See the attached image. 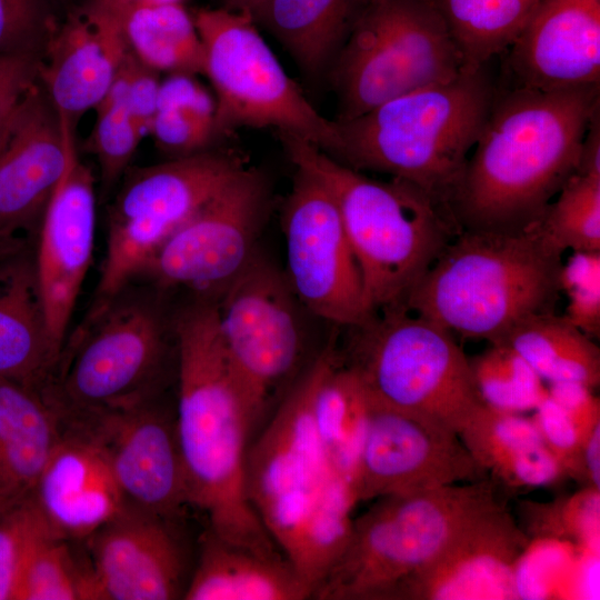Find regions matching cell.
<instances>
[{"instance_id":"cell-2","label":"cell","mask_w":600,"mask_h":600,"mask_svg":"<svg viewBox=\"0 0 600 600\" xmlns=\"http://www.w3.org/2000/svg\"><path fill=\"white\" fill-rule=\"evenodd\" d=\"M173 327L176 424L190 506L204 513L220 538L261 553H282L248 497L251 421L222 346L214 302L191 306Z\"/></svg>"},{"instance_id":"cell-29","label":"cell","mask_w":600,"mask_h":600,"mask_svg":"<svg viewBox=\"0 0 600 600\" xmlns=\"http://www.w3.org/2000/svg\"><path fill=\"white\" fill-rule=\"evenodd\" d=\"M316 364L311 400L314 430L331 468L354 497L372 404L357 376L343 364L334 339L318 352Z\"/></svg>"},{"instance_id":"cell-46","label":"cell","mask_w":600,"mask_h":600,"mask_svg":"<svg viewBox=\"0 0 600 600\" xmlns=\"http://www.w3.org/2000/svg\"><path fill=\"white\" fill-rule=\"evenodd\" d=\"M39 60L26 56H0V121L38 79Z\"/></svg>"},{"instance_id":"cell-20","label":"cell","mask_w":600,"mask_h":600,"mask_svg":"<svg viewBox=\"0 0 600 600\" xmlns=\"http://www.w3.org/2000/svg\"><path fill=\"white\" fill-rule=\"evenodd\" d=\"M76 147L39 221L34 261L47 329L61 353L96 239L94 177Z\"/></svg>"},{"instance_id":"cell-30","label":"cell","mask_w":600,"mask_h":600,"mask_svg":"<svg viewBox=\"0 0 600 600\" xmlns=\"http://www.w3.org/2000/svg\"><path fill=\"white\" fill-rule=\"evenodd\" d=\"M359 0H270L256 18L289 52L304 78L328 81Z\"/></svg>"},{"instance_id":"cell-48","label":"cell","mask_w":600,"mask_h":600,"mask_svg":"<svg viewBox=\"0 0 600 600\" xmlns=\"http://www.w3.org/2000/svg\"><path fill=\"white\" fill-rule=\"evenodd\" d=\"M586 487L600 490V424L594 428L582 452Z\"/></svg>"},{"instance_id":"cell-14","label":"cell","mask_w":600,"mask_h":600,"mask_svg":"<svg viewBox=\"0 0 600 600\" xmlns=\"http://www.w3.org/2000/svg\"><path fill=\"white\" fill-rule=\"evenodd\" d=\"M281 224L286 279L302 308L348 328L368 320L373 312L338 206L328 188L301 168L296 167Z\"/></svg>"},{"instance_id":"cell-28","label":"cell","mask_w":600,"mask_h":600,"mask_svg":"<svg viewBox=\"0 0 600 600\" xmlns=\"http://www.w3.org/2000/svg\"><path fill=\"white\" fill-rule=\"evenodd\" d=\"M60 357L47 329L34 263L22 251L0 264V377L41 390Z\"/></svg>"},{"instance_id":"cell-10","label":"cell","mask_w":600,"mask_h":600,"mask_svg":"<svg viewBox=\"0 0 600 600\" xmlns=\"http://www.w3.org/2000/svg\"><path fill=\"white\" fill-rule=\"evenodd\" d=\"M203 48V76L213 89L216 131L221 139L241 128H274L298 136L336 159L334 120L312 106L291 79L253 18L222 7L192 12Z\"/></svg>"},{"instance_id":"cell-25","label":"cell","mask_w":600,"mask_h":600,"mask_svg":"<svg viewBox=\"0 0 600 600\" xmlns=\"http://www.w3.org/2000/svg\"><path fill=\"white\" fill-rule=\"evenodd\" d=\"M62 428L42 391L0 377V513L31 497Z\"/></svg>"},{"instance_id":"cell-19","label":"cell","mask_w":600,"mask_h":600,"mask_svg":"<svg viewBox=\"0 0 600 600\" xmlns=\"http://www.w3.org/2000/svg\"><path fill=\"white\" fill-rule=\"evenodd\" d=\"M74 129L37 79L8 114L0 143V239L39 223L62 179Z\"/></svg>"},{"instance_id":"cell-47","label":"cell","mask_w":600,"mask_h":600,"mask_svg":"<svg viewBox=\"0 0 600 600\" xmlns=\"http://www.w3.org/2000/svg\"><path fill=\"white\" fill-rule=\"evenodd\" d=\"M574 173L600 177V110H598L583 137Z\"/></svg>"},{"instance_id":"cell-1","label":"cell","mask_w":600,"mask_h":600,"mask_svg":"<svg viewBox=\"0 0 600 600\" xmlns=\"http://www.w3.org/2000/svg\"><path fill=\"white\" fill-rule=\"evenodd\" d=\"M600 110V83L563 89L497 90L448 203L459 230L508 231L542 218L576 172Z\"/></svg>"},{"instance_id":"cell-44","label":"cell","mask_w":600,"mask_h":600,"mask_svg":"<svg viewBox=\"0 0 600 600\" xmlns=\"http://www.w3.org/2000/svg\"><path fill=\"white\" fill-rule=\"evenodd\" d=\"M159 74L129 50L114 79L122 90L131 117L143 136L149 134L157 111L161 82Z\"/></svg>"},{"instance_id":"cell-9","label":"cell","mask_w":600,"mask_h":600,"mask_svg":"<svg viewBox=\"0 0 600 600\" xmlns=\"http://www.w3.org/2000/svg\"><path fill=\"white\" fill-rule=\"evenodd\" d=\"M468 66L428 0H364L328 82L334 120H349L411 91L446 82Z\"/></svg>"},{"instance_id":"cell-3","label":"cell","mask_w":600,"mask_h":600,"mask_svg":"<svg viewBox=\"0 0 600 600\" xmlns=\"http://www.w3.org/2000/svg\"><path fill=\"white\" fill-rule=\"evenodd\" d=\"M316 357L252 438L246 458L249 500L311 597L348 540L357 503L314 430Z\"/></svg>"},{"instance_id":"cell-42","label":"cell","mask_w":600,"mask_h":600,"mask_svg":"<svg viewBox=\"0 0 600 600\" xmlns=\"http://www.w3.org/2000/svg\"><path fill=\"white\" fill-rule=\"evenodd\" d=\"M533 421L546 446L559 460L568 477L586 484L582 452L586 437L568 412L547 396L533 410Z\"/></svg>"},{"instance_id":"cell-16","label":"cell","mask_w":600,"mask_h":600,"mask_svg":"<svg viewBox=\"0 0 600 600\" xmlns=\"http://www.w3.org/2000/svg\"><path fill=\"white\" fill-rule=\"evenodd\" d=\"M102 446L128 504L180 519L190 506L176 410L156 399L114 411L70 419Z\"/></svg>"},{"instance_id":"cell-6","label":"cell","mask_w":600,"mask_h":600,"mask_svg":"<svg viewBox=\"0 0 600 600\" xmlns=\"http://www.w3.org/2000/svg\"><path fill=\"white\" fill-rule=\"evenodd\" d=\"M277 134L293 166L313 174L332 194L371 311L406 306L459 231L448 212L407 181L369 178L298 136Z\"/></svg>"},{"instance_id":"cell-8","label":"cell","mask_w":600,"mask_h":600,"mask_svg":"<svg viewBox=\"0 0 600 600\" xmlns=\"http://www.w3.org/2000/svg\"><path fill=\"white\" fill-rule=\"evenodd\" d=\"M371 404L459 434L483 404L452 333L406 306L349 328L339 349Z\"/></svg>"},{"instance_id":"cell-43","label":"cell","mask_w":600,"mask_h":600,"mask_svg":"<svg viewBox=\"0 0 600 600\" xmlns=\"http://www.w3.org/2000/svg\"><path fill=\"white\" fill-rule=\"evenodd\" d=\"M44 521L31 498L0 513V600H14L26 547Z\"/></svg>"},{"instance_id":"cell-52","label":"cell","mask_w":600,"mask_h":600,"mask_svg":"<svg viewBox=\"0 0 600 600\" xmlns=\"http://www.w3.org/2000/svg\"><path fill=\"white\" fill-rule=\"evenodd\" d=\"M364 0H359L360 4L363 2Z\"/></svg>"},{"instance_id":"cell-34","label":"cell","mask_w":600,"mask_h":600,"mask_svg":"<svg viewBox=\"0 0 600 600\" xmlns=\"http://www.w3.org/2000/svg\"><path fill=\"white\" fill-rule=\"evenodd\" d=\"M149 134L160 150L176 157L213 148L214 142L220 141L216 131L214 97L196 76L168 74L160 82Z\"/></svg>"},{"instance_id":"cell-27","label":"cell","mask_w":600,"mask_h":600,"mask_svg":"<svg viewBox=\"0 0 600 600\" xmlns=\"http://www.w3.org/2000/svg\"><path fill=\"white\" fill-rule=\"evenodd\" d=\"M458 436L474 461L506 490L547 487L568 477L524 413L483 403Z\"/></svg>"},{"instance_id":"cell-7","label":"cell","mask_w":600,"mask_h":600,"mask_svg":"<svg viewBox=\"0 0 600 600\" xmlns=\"http://www.w3.org/2000/svg\"><path fill=\"white\" fill-rule=\"evenodd\" d=\"M490 477L463 484L378 498L352 519L348 540L311 599L396 600L484 511L503 502Z\"/></svg>"},{"instance_id":"cell-12","label":"cell","mask_w":600,"mask_h":600,"mask_svg":"<svg viewBox=\"0 0 600 600\" xmlns=\"http://www.w3.org/2000/svg\"><path fill=\"white\" fill-rule=\"evenodd\" d=\"M246 167L240 150L213 147L131 172L110 209L92 308L144 272L164 242Z\"/></svg>"},{"instance_id":"cell-33","label":"cell","mask_w":600,"mask_h":600,"mask_svg":"<svg viewBox=\"0 0 600 600\" xmlns=\"http://www.w3.org/2000/svg\"><path fill=\"white\" fill-rule=\"evenodd\" d=\"M448 28L466 66L500 57L541 0H428Z\"/></svg>"},{"instance_id":"cell-40","label":"cell","mask_w":600,"mask_h":600,"mask_svg":"<svg viewBox=\"0 0 600 600\" xmlns=\"http://www.w3.org/2000/svg\"><path fill=\"white\" fill-rule=\"evenodd\" d=\"M599 492L590 487L551 503L522 502L529 529L538 536L574 540L587 551H599ZM599 553V552H598Z\"/></svg>"},{"instance_id":"cell-41","label":"cell","mask_w":600,"mask_h":600,"mask_svg":"<svg viewBox=\"0 0 600 600\" xmlns=\"http://www.w3.org/2000/svg\"><path fill=\"white\" fill-rule=\"evenodd\" d=\"M569 303L566 318L590 338L600 336V251H573L559 274Z\"/></svg>"},{"instance_id":"cell-49","label":"cell","mask_w":600,"mask_h":600,"mask_svg":"<svg viewBox=\"0 0 600 600\" xmlns=\"http://www.w3.org/2000/svg\"><path fill=\"white\" fill-rule=\"evenodd\" d=\"M91 6L119 21L127 13L148 7L186 3V0H87Z\"/></svg>"},{"instance_id":"cell-26","label":"cell","mask_w":600,"mask_h":600,"mask_svg":"<svg viewBox=\"0 0 600 600\" xmlns=\"http://www.w3.org/2000/svg\"><path fill=\"white\" fill-rule=\"evenodd\" d=\"M184 600H303L311 590L283 553H261L229 542L209 528Z\"/></svg>"},{"instance_id":"cell-4","label":"cell","mask_w":600,"mask_h":600,"mask_svg":"<svg viewBox=\"0 0 600 600\" xmlns=\"http://www.w3.org/2000/svg\"><path fill=\"white\" fill-rule=\"evenodd\" d=\"M497 61L468 67L451 80L402 94L356 118L334 120L340 139L334 160L407 181L449 214L450 197L497 90Z\"/></svg>"},{"instance_id":"cell-21","label":"cell","mask_w":600,"mask_h":600,"mask_svg":"<svg viewBox=\"0 0 600 600\" xmlns=\"http://www.w3.org/2000/svg\"><path fill=\"white\" fill-rule=\"evenodd\" d=\"M529 547V536L500 502L472 520L407 580L396 600L520 599L517 569Z\"/></svg>"},{"instance_id":"cell-45","label":"cell","mask_w":600,"mask_h":600,"mask_svg":"<svg viewBox=\"0 0 600 600\" xmlns=\"http://www.w3.org/2000/svg\"><path fill=\"white\" fill-rule=\"evenodd\" d=\"M548 394L574 420L586 437L600 424V401L594 390L578 382H554Z\"/></svg>"},{"instance_id":"cell-18","label":"cell","mask_w":600,"mask_h":600,"mask_svg":"<svg viewBox=\"0 0 600 600\" xmlns=\"http://www.w3.org/2000/svg\"><path fill=\"white\" fill-rule=\"evenodd\" d=\"M488 477L456 432L372 406L356 476L357 503Z\"/></svg>"},{"instance_id":"cell-32","label":"cell","mask_w":600,"mask_h":600,"mask_svg":"<svg viewBox=\"0 0 600 600\" xmlns=\"http://www.w3.org/2000/svg\"><path fill=\"white\" fill-rule=\"evenodd\" d=\"M128 49L158 71L203 74V48L186 3L133 10L119 21Z\"/></svg>"},{"instance_id":"cell-13","label":"cell","mask_w":600,"mask_h":600,"mask_svg":"<svg viewBox=\"0 0 600 600\" xmlns=\"http://www.w3.org/2000/svg\"><path fill=\"white\" fill-rule=\"evenodd\" d=\"M213 302L253 438L314 359L307 357L302 306L286 276L258 256Z\"/></svg>"},{"instance_id":"cell-37","label":"cell","mask_w":600,"mask_h":600,"mask_svg":"<svg viewBox=\"0 0 600 600\" xmlns=\"http://www.w3.org/2000/svg\"><path fill=\"white\" fill-rule=\"evenodd\" d=\"M539 224L560 252L600 251V177L573 173Z\"/></svg>"},{"instance_id":"cell-5","label":"cell","mask_w":600,"mask_h":600,"mask_svg":"<svg viewBox=\"0 0 600 600\" xmlns=\"http://www.w3.org/2000/svg\"><path fill=\"white\" fill-rule=\"evenodd\" d=\"M561 254L539 221L518 230H459L406 307L452 334L498 343L528 317L553 311Z\"/></svg>"},{"instance_id":"cell-17","label":"cell","mask_w":600,"mask_h":600,"mask_svg":"<svg viewBox=\"0 0 600 600\" xmlns=\"http://www.w3.org/2000/svg\"><path fill=\"white\" fill-rule=\"evenodd\" d=\"M179 520L127 504L87 538L94 600L183 599L192 569Z\"/></svg>"},{"instance_id":"cell-11","label":"cell","mask_w":600,"mask_h":600,"mask_svg":"<svg viewBox=\"0 0 600 600\" xmlns=\"http://www.w3.org/2000/svg\"><path fill=\"white\" fill-rule=\"evenodd\" d=\"M89 318L42 389L61 417L81 418L156 399L169 356L156 308L118 294L93 308Z\"/></svg>"},{"instance_id":"cell-22","label":"cell","mask_w":600,"mask_h":600,"mask_svg":"<svg viewBox=\"0 0 600 600\" xmlns=\"http://www.w3.org/2000/svg\"><path fill=\"white\" fill-rule=\"evenodd\" d=\"M499 60L498 83L504 87L600 83V0H541Z\"/></svg>"},{"instance_id":"cell-35","label":"cell","mask_w":600,"mask_h":600,"mask_svg":"<svg viewBox=\"0 0 600 600\" xmlns=\"http://www.w3.org/2000/svg\"><path fill=\"white\" fill-rule=\"evenodd\" d=\"M68 541L47 521L34 531L23 553L14 600H94L89 561L78 562Z\"/></svg>"},{"instance_id":"cell-39","label":"cell","mask_w":600,"mask_h":600,"mask_svg":"<svg viewBox=\"0 0 600 600\" xmlns=\"http://www.w3.org/2000/svg\"><path fill=\"white\" fill-rule=\"evenodd\" d=\"M70 0H0V56L40 60Z\"/></svg>"},{"instance_id":"cell-36","label":"cell","mask_w":600,"mask_h":600,"mask_svg":"<svg viewBox=\"0 0 600 600\" xmlns=\"http://www.w3.org/2000/svg\"><path fill=\"white\" fill-rule=\"evenodd\" d=\"M478 394L498 410L533 411L547 396V386L531 366L504 343H492L469 358Z\"/></svg>"},{"instance_id":"cell-24","label":"cell","mask_w":600,"mask_h":600,"mask_svg":"<svg viewBox=\"0 0 600 600\" xmlns=\"http://www.w3.org/2000/svg\"><path fill=\"white\" fill-rule=\"evenodd\" d=\"M30 498L53 531L69 540H86L128 504L102 446L67 422Z\"/></svg>"},{"instance_id":"cell-51","label":"cell","mask_w":600,"mask_h":600,"mask_svg":"<svg viewBox=\"0 0 600 600\" xmlns=\"http://www.w3.org/2000/svg\"><path fill=\"white\" fill-rule=\"evenodd\" d=\"M8 117V116H7ZM7 117L0 121V143H1V139H2V133H3V127H4V121L7 119Z\"/></svg>"},{"instance_id":"cell-15","label":"cell","mask_w":600,"mask_h":600,"mask_svg":"<svg viewBox=\"0 0 600 600\" xmlns=\"http://www.w3.org/2000/svg\"><path fill=\"white\" fill-rule=\"evenodd\" d=\"M269 202L264 174L246 167L164 242L146 271L163 287L217 298L257 256Z\"/></svg>"},{"instance_id":"cell-23","label":"cell","mask_w":600,"mask_h":600,"mask_svg":"<svg viewBox=\"0 0 600 600\" xmlns=\"http://www.w3.org/2000/svg\"><path fill=\"white\" fill-rule=\"evenodd\" d=\"M128 51L119 22L87 0L59 22L39 60L38 80L73 129L106 97Z\"/></svg>"},{"instance_id":"cell-50","label":"cell","mask_w":600,"mask_h":600,"mask_svg":"<svg viewBox=\"0 0 600 600\" xmlns=\"http://www.w3.org/2000/svg\"><path fill=\"white\" fill-rule=\"evenodd\" d=\"M269 1L270 0H220L219 7L232 11L246 12L256 20Z\"/></svg>"},{"instance_id":"cell-31","label":"cell","mask_w":600,"mask_h":600,"mask_svg":"<svg viewBox=\"0 0 600 600\" xmlns=\"http://www.w3.org/2000/svg\"><path fill=\"white\" fill-rule=\"evenodd\" d=\"M498 343L517 351L548 384L569 381L593 390L599 387V347L554 311L528 317Z\"/></svg>"},{"instance_id":"cell-38","label":"cell","mask_w":600,"mask_h":600,"mask_svg":"<svg viewBox=\"0 0 600 600\" xmlns=\"http://www.w3.org/2000/svg\"><path fill=\"white\" fill-rule=\"evenodd\" d=\"M94 110L97 117L88 148L98 160L101 184L109 190L127 172L144 136L131 117L116 81Z\"/></svg>"}]
</instances>
